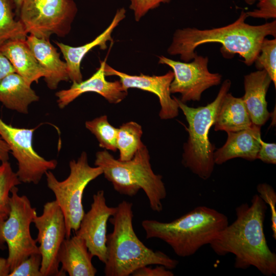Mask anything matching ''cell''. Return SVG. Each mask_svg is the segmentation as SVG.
<instances>
[{
    "label": "cell",
    "instance_id": "obj_1",
    "mask_svg": "<svg viewBox=\"0 0 276 276\" xmlns=\"http://www.w3.org/2000/svg\"><path fill=\"white\" fill-rule=\"evenodd\" d=\"M267 204L258 194L251 204L242 203L236 209V219L222 229L210 244L219 256H235L234 266L257 268L265 276L276 274V254L269 247L264 232Z\"/></svg>",
    "mask_w": 276,
    "mask_h": 276
},
{
    "label": "cell",
    "instance_id": "obj_2",
    "mask_svg": "<svg viewBox=\"0 0 276 276\" xmlns=\"http://www.w3.org/2000/svg\"><path fill=\"white\" fill-rule=\"evenodd\" d=\"M246 12L242 10L234 22L225 26L201 30L185 28L176 30L167 53L180 55L183 62H190L197 54L195 49L208 43L221 44L220 52L224 57L229 58L238 54L248 66L255 62L261 45L267 36L276 37V20L263 25L253 26L245 22Z\"/></svg>",
    "mask_w": 276,
    "mask_h": 276
},
{
    "label": "cell",
    "instance_id": "obj_3",
    "mask_svg": "<svg viewBox=\"0 0 276 276\" xmlns=\"http://www.w3.org/2000/svg\"><path fill=\"white\" fill-rule=\"evenodd\" d=\"M116 207V213L109 219L113 228L107 235L105 275L129 276L136 269L151 265L174 269L177 260L148 248L136 236L132 224V203L123 200Z\"/></svg>",
    "mask_w": 276,
    "mask_h": 276
},
{
    "label": "cell",
    "instance_id": "obj_4",
    "mask_svg": "<svg viewBox=\"0 0 276 276\" xmlns=\"http://www.w3.org/2000/svg\"><path fill=\"white\" fill-rule=\"evenodd\" d=\"M228 224L224 214L203 205L171 222L151 219L142 222L147 239L163 241L176 255L183 258L193 255L204 245L210 244Z\"/></svg>",
    "mask_w": 276,
    "mask_h": 276
},
{
    "label": "cell",
    "instance_id": "obj_5",
    "mask_svg": "<svg viewBox=\"0 0 276 276\" xmlns=\"http://www.w3.org/2000/svg\"><path fill=\"white\" fill-rule=\"evenodd\" d=\"M95 165L100 167L104 177L112 184L119 193L133 197L140 190L148 197L153 211L163 210L162 201L167 196L163 176L153 172L150 156L144 145L131 159L122 161L115 158L106 150L96 154Z\"/></svg>",
    "mask_w": 276,
    "mask_h": 276
},
{
    "label": "cell",
    "instance_id": "obj_6",
    "mask_svg": "<svg viewBox=\"0 0 276 276\" xmlns=\"http://www.w3.org/2000/svg\"><path fill=\"white\" fill-rule=\"evenodd\" d=\"M231 86V80H225L213 101L197 108L189 107L180 99L173 97L188 124L187 130L189 135L183 146L182 164L203 180L211 177L215 164L214 159L215 147L209 140V131L214 124L218 109Z\"/></svg>",
    "mask_w": 276,
    "mask_h": 276
},
{
    "label": "cell",
    "instance_id": "obj_7",
    "mask_svg": "<svg viewBox=\"0 0 276 276\" xmlns=\"http://www.w3.org/2000/svg\"><path fill=\"white\" fill-rule=\"evenodd\" d=\"M69 167L70 174L63 181H59L50 170L45 173L47 186L54 194L64 217L65 238L71 237L72 231L75 232L79 228L85 213L82 204L85 189L90 181L103 174L100 167L89 165L84 151L77 160H71Z\"/></svg>",
    "mask_w": 276,
    "mask_h": 276
},
{
    "label": "cell",
    "instance_id": "obj_8",
    "mask_svg": "<svg viewBox=\"0 0 276 276\" xmlns=\"http://www.w3.org/2000/svg\"><path fill=\"white\" fill-rule=\"evenodd\" d=\"M18 192L16 186L11 190L9 215L0 220V245L4 248V243L7 244V259L11 271L31 255L40 253L30 232L31 224L37 215L36 209L27 196H20Z\"/></svg>",
    "mask_w": 276,
    "mask_h": 276
},
{
    "label": "cell",
    "instance_id": "obj_9",
    "mask_svg": "<svg viewBox=\"0 0 276 276\" xmlns=\"http://www.w3.org/2000/svg\"><path fill=\"white\" fill-rule=\"evenodd\" d=\"M77 11L73 0H24L18 18L28 34L50 39L70 33Z\"/></svg>",
    "mask_w": 276,
    "mask_h": 276
},
{
    "label": "cell",
    "instance_id": "obj_10",
    "mask_svg": "<svg viewBox=\"0 0 276 276\" xmlns=\"http://www.w3.org/2000/svg\"><path fill=\"white\" fill-rule=\"evenodd\" d=\"M35 129L13 127L0 118V135L17 162L16 173L19 180L37 185L48 171L56 168L57 161L47 160L36 152L33 146Z\"/></svg>",
    "mask_w": 276,
    "mask_h": 276
},
{
    "label": "cell",
    "instance_id": "obj_11",
    "mask_svg": "<svg viewBox=\"0 0 276 276\" xmlns=\"http://www.w3.org/2000/svg\"><path fill=\"white\" fill-rule=\"evenodd\" d=\"M158 58L159 64L167 65L172 69L174 78L170 92L179 93L180 100L184 103L199 101L204 91L221 83L222 75L209 71L207 56L197 54L190 62L175 61L164 56Z\"/></svg>",
    "mask_w": 276,
    "mask_h": 276
},
{
    "label": "cell",
    "instance_id": "obj_12",
    "mask_svg": "<svg viewBox=\"0 0 276 276\" xmlns=\"http://www.w3.org/2000/svg\"><path fill=\"white\" fill-rule=\"evenodd\" d=\"M33 223L38 230L36 240L39 244L42 276L62 275L59 269L58 255L66 231L64 217L57 201L45 203L42 214L36 215Z\"/></svg>",
    "mask_w": 276,
    "mask_h": 276
},
{
    "label": "cell",
    "instance_id": "obj_13",
    "mask_svg": "<svg viewBox=\"0 0 276 276\" xmlns=\"http://www.w3.org/2000/svg\"><path fill=\"white\" fill-rule=\"evenodd\" d=\"M93 199L90 209L84 213L75 235L83 239L93 257H97L105 264L107 257V221L116 213L117 207L107 205L103 190L98 191Z\"/></svg>",
    "mask_w": 276,
    "mask_h": 276
},
{
    "label": "cell",
    "instance_id": "obj_14",
    "mask_svg": "<svg viewBox=\"0 0 276 276\" xmlns=\"http://www.w3.org/2000/svg\"><path fill=\"white\" fill-rule=\"evenodd\" d=\"M106 76H116L119 78L123 88H137L155 95L160 105L159 116L161 119L168 120L175 118L178 114L179 107L176 100L171 97L170 85L174 78L173 71H169L160 76H149L141 74L131 75L116 70L105 64Z\"/></svg>",
    "mask_w": 276,
    "mask_h": 276
},
{
    "label": "cell",
    "instance_id": "obj_15",
    "mask_svg": "<svg viewBox=\"0 0 276 276\" xmlns=\"http://www.w3.org/2000/svg\"><path fill=\"white\" fill-rule=\"evenodd\" d=\"M106 58L100 61V67L90 78L79 82H73L69 88L56 92L58 107L64 108L81 95L89 92L100 95L110 103L122 101L127 96L128 90L123 88L120 80L108 81L106 79Z\"/></svg>",
    "mask_w": 276,
    "mask_h": 276
},
{
    "label": "cell",
    "instance_id": "obj_16",
    "mask_svg": "<svg viewBox=\"0 0 276 276\" xmlns=\"http://www.w3.org/2000/svg\"><path fill=\"white\" fill-rule=\"evenodd\" d=\"M126 12L124 8L118 9L108 27L93 40L82 45L72 47L62 42H55L65 60L70 80L72 82L82 81L81 63L85 56L98 46L102 50L106 49L107 42L113 41L111 34L120 22L125 18Z\"/></svg>",
    "mask_w": 276,
    "mask_h": 276
},
{
    "label": "cell",
    "instance_id": "obj_17",
    "mask_svg": "<svg viewBox=\"0 0 276 276\" xmlns=\"http://www.w3.org/2000/svg\"><path fill=\"white\" fill-rule=\"evenodd\" d=\"M261 127L253 124L248 128L228 132L224 145L214 151L215 164L221 165L237 157L256 159L260 147Z\"/></svg>",
    "mask_w": 276,
    "mask_h": 276
},
{
    "label": "cell",
    "instance_id": "obj_18",
    "mask_svg": "<svg viewBox=\"0 0 276 276\" xmlns=\"http://www.w3.org/2000/svg\"><path fill=\"white\" fill-rule=\"evenodd\" d=\"M26 42L37 61L45 71L43 77L48 87L52 90L57 88L61 81H68L67 65L61 60L57 49L50 39L38 38L30 34Z\"/></svg>",
    "mask_w": 276,
    "mask_h": 276
},
{
    "label": "cell",
    "instance_id": "obj_19",
    "mask_svg": "<svg viewBox=\"0 0 276 276\" xmlns=\"http://www.w3.org/2000/svg\"><path fill=\"white\" fill-rule=\"evenodd\" d=\"M272 80L264 70L244 76L245 93L241 97L252 124L262 126L269 119L266 94Z\"/></svg>",
    "mask_w": 276,
    "mask_h": 276
},
{
    "label": "cell",
    "instance_id": "obj_20",
    "mask_svg": "<svg viewBox=\"0 0 276 276\" xmlns=\"http://www.w3.org/2000/svg\"><path fill=\"white\" fill-rule=\"evenodd\" d=\"M93 256L88 249L83 239L76 235L65 238L58 255L60 270L62 275L94 276L97 272L91 260Z\"/></svg>",
    "mask_w": 276,
    "mask_h": 276
},
{
    "label": "cell",
    "instance_id": "obj_21",
    "mask_svg": "<svg viewBox=\"0 0 276 276\" xmlns=\"http://www.w3.org/2000/svg\"><path fill=\"white\" fill-rule=\"evenodd\" d=\"M0 51L9 60L15 73L22 77L30 85L45 75L27 43L26 39H12L7 41Z\"/></svg>",
    "mask_w": 276,
    "mask_h": 276
},
{
    "label": "cell",
    "instance_id": "obj_22",
    "mask_svg": "<svg viewBox=\"0 0 276 276\" xmlns=\"http://www.w3.org/2000/svg\"><path fill=\"white\" fill-rule=\"evenodd\" d=\"M39 99L31 85L15 72L0 81V102L8 109L28 114L29 106Z\"/></svg>",
    "mask_w": 276,
    "mask_h": 276
},
{
    "label": "cell",
    "instance_id": "obj_23",
    "mask_svg": "<svg viewBox=\"0 0 276 276\" xmlns=\"http://www.w3.org/2000/svg\"><path fill=\"white\" fill-rule=\"evenodd\" d=\"M252 124L242 98L235 97L228 92L218 109L213 125L214 130L236 132Z\"/></svg>",
    "mask_w": 276,
    "mask_h": 276
},
{
    "label": "cell",
    "instance_id": "obj_24",
    "mask_svg": "<svg viewBox=\"0 0 276 276\" xmlns=\"http://www.w3.org/2000/svg\"><path fill=\"white\" fill-rule=\"evenodd\" d=\"M142 126L133 121L123 123L118 128L116 140L117 149L119 151V159L129 160L144 144L141 141Z\"/></svg>",
    "mask_w": 276,
    "mask_h": 276
},
{
    "label": "cell",
    "instance_id": "obj_25",
    "mask_svg": "<svg viewBox=\"0 0 276 276\" xmlns=\"http://www.w3.org/2000/svg\"><path fill=\"white\" fill-rule=\"evenodd\" d=\"M12 0H0V47L12 39H26L28 35L24 25L16 15Z\"/></svg>",
    "mask_w": 276,
    "mask_h": 276
},
{
    "label": "cell",
    "instance_id": "obj_26",
    "mask_svg": "<svg viewBox=\"0 0 276 276\" xmlns=\"http://www.w3.org/2000/svg\"><path fill=\"white\" fill-rule=\"evenodd\" d=\"M85 125L96 136L100 147L114 152L117 150L116 140L118 128L109 123L107 116L103 115L87 121Z\"/></svg>",
    "mask_w": 276,
    "mask_h": 276
},
{
    "label": "cell",
    "instance_id": "obj_27",
    "mask_svg": "<svg viewBox=\"0 0 276 276\" xmlns=\"http://www.w3.org/2000/svg\"><path fill=\"white\" fill-rule=\"evenodd\" d=\"M20 183L10 163L2 162L0 165V220L6 219L9 215L11 190Z\"/></svg>",
    "mask_w": 276,
    "mask_h": 276
},
{
    "label": "cell",
    "instance_id": "obj_28",
    "mask_svg": "<svg viewBox=\"0 0 276 276\" xmlns=\"http://www.w3.org/2000/svg\"><path fill=\"white\" fill-rule=\"evenodd\" d=\"M254 63L258 70H265L276 87V39L266 37L262 41Z\"/></svg>",
    "mask_w": 276,
    "mask_h": 276
},
{
    "label": "cell",
    "instance_id": "obj_29",
    "mask_svg": "<svg viewBox=\"0 0 276 276\" xmlns=\"http://www.w3.org/2000/svg\"><path fill=\"white\" fill-rule=\"evenodd\" d=\"M41 265V254H32L11 271L8 276H42Z\"/></svg>",
    "mask_w": 276,
    "mask_h": 276
},
{
    "label": "cell",
    "instance_id": "obj_30",
    "mask_svg": "<svg viewBox=\"0 0 276 276\" xmlns=\"http://www.w3.org/2000/svg\"><path fill=\"white\" fill-rule=\"evenodd\" d=\"M257 190L259 196L267 204L270 209L271 213V228L272 232V237L276 239V193L274 189L267 183H262L258 185Z\"/></svg>",
    "mask_w": 276,
    "mask_h": 276
},
{
    "label": "cell",
    "instance_id": "obj_31",
    "mask_svg": "<svg viewBox=\"0 0 276 276\" xmlns=\"http://www.w3.org/2000/svg\"><path fill=\"white\" fill-rule=\"evenodd\" d=\"M257 9L246 12L247 17L268 20L276 18V0H257Z\"/></svg>",
    "mask_w": 276,
    "mask_h": 276
},
{
    "label": "cell",
    "instance_id": "obj_32",
    "mask_svg": "<svg viewBox=\"0 0 276 276\" xmlns=\"http://www.w3.org/2000/svg\"><path fill=\"white\" fill-rule=\"evenodd\" d=\"M172 0H130L129 8L133 12L135 21H139L149 10L159 7L161 3Z\"/></svg>",
    "mask_w": 276,
    "mask_h": 276
},
{
    "label": "cell",
    "instance_id": "obj_33",
    "mask_svg": "<svg viewBox=\"0 0 276 276\" xmlns=\"http://www.w3.org/2000/svg\"><path fill=\"white\" fill-rule=\"evenodd\" d=\"M260 147L257 154V159L267 164H276V144L260 140Z\"/></svg>",
    "mask_w": 276,
    "mask_h": 276
},
{
    "label": "cell",
    "instance_id": "obj_34",
    "mask_svg": "<svg viewBox=\"0 0 276 276\" xmlns=\"http://www.w3.org/2000/svg\"><path fill=\"white\" fill-rule=\"evenodd\" d=\"M133 276H173L174 274L170 269L160 265H156L155 268L148 266L141 267L134 270L131 274Z\"/></svg>",
    "mask_w": 276,
    "mask_h": 276
},
{
    "label": "cell",
    "instance_id": "obj_35",
    "mask_svg": "<svg viewBox=\"0 0 276 276\" xmlns=\"http://www.w3.org/2000/svg\"><path fill=\"white\" fill-rule=\"evenodd\" d=\"M14 72L15 71L13 66L0 51V81L9 74Z\"/></svg>",
    "mask_w": 276,
    "mask_h": 276
},
{
    "label": "cell",
    "instance_id": "obj_36",
    "mask_svg": "<svg viewBox=\"0 0 276 276\" xmlns=\"http://www.w3.org/2000/svg\"><path fill=\"white\" fill-rule=\"evenodd\" d=\"M10 152L8 145L0 135V162L8 161Z\"/></svg>",
    "mask_w": 276,
    "mask_h": 276
},
{
    "label": "cell",
    "instance_id": "obj_37",
    "mask_svg": "<svg viewBox=\"0 0 276 276\" xmlns=\"http://www.w3.org/2000/svg\"><path fill=\"white\" fill-rule=\"evenodd\" d=\"M10 271L7 259L0 257V276H8Z\"/></svg>",
    "mask_w": 276,
    "mask_h": 276
},
{
    "label": "cell",
    "instance_id": "obj_38",
    "mask_svg": "<svg viewBox=\"0 0 276 276\" xmlns=\"http://www.w3.org/2000/svg\"><path fill=\"white\" fill-rule=\"evenodd\" d=\"M24 0H12L15 7V13L18 18L20 9Z\"/></svg>",
    "mask_w": 276,
    "mask_h": 276
},
{
    "label": "cell",
    "instance_id": "obj_39",
    "mask_svg": "<svg viewBox=\"0 0 276 276\" xmlns=\"http://www.w3.org/2000/svg\"><path fill=\"white\" fill-rule=\"evenodd\" d=\"M244 2L247 5H251L257 2V0H244Z\"/></svg>",
    "mask_w": 276,
    "mask_h": 276
},
{
    "label": "cell",
    "instance_id": "obj_40",
    "mask_svg": "<svg viewBox=\"0 0 276 276\" xmlns=\"http://www.w3.org/2000/svg\"><path fill=\"white\" fill-rule=\"evenodd\" d=\"M4 248L0 245V249H4Z\"/></svg>",
    "mask_w": 276,
    "mask_h": 276
},
{
    "label": "cell",
    "instance_id": "obj_41",
    "mask_svg": "<svg viewBox=\"0 0 276 276\" xmlns=\"http://www.w3.org/2000/svg\"><path fill=\"white\" fill-rule=\"evenodd\" d=\"M0 165H1V163H0Z\"/></svg>",
    "mask_w": 276,
    "mask_h": 276
}]
</instances>
